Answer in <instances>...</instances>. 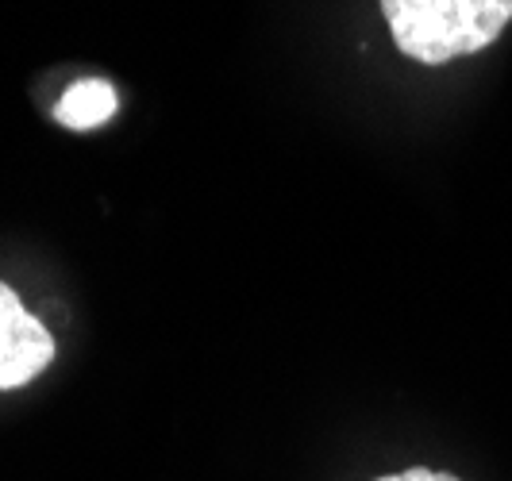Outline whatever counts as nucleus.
<instances>
[{
  "label": "nucleus",
  "instance_id": "3",
  "mask_svg": "<svg viewBox=\"0 0 512 481\" xmlns=\"http://www.w3.org/2000/svg\"><path fill=\"white\" fill-rule=\"evenodd\" d=\"M120 108V97L108 81H77L66 89V97L54 104V120L70 131H93V127L108 124Z\"/></svg>",
  "mask_w": 512,
  "mask_h": 481
},
{
  "label": "nucleus",
  "instance_id": "4",
  "mask_svg": "<svg viewBox=\"0 0 512 481\" xmlns=\"http://www.w3.org/2000/svg\"><path fill=\"white\" fill-rule=\"evenodd\" d=\"M374 481H462L455 474H443V470H428V466H412V470H401V474H385V478Z\"/></svg>",
  "mask_w": 512,
  "mask_h": 481
},
{
  "label": "nucleus",
  "instance_id": "1",
  "mask_svg": "<svg viewBox=\"0 0 512 481\" xmlns=\"http://www.w3.org/2000/svg\"><path fill=\"white\" fill-rule=\"evenodd\" d=\"M397 51L443 66L489 47L512 20V0H382Z\"/></svg>",
  "mask_w": 512,
  "mask_h": 481
},
{
  "label": "nucleus",
  "instance_id": "2",
  "mask_svg": "<svg viewBox=\"0 0 512 481\" xmlns=\"http://www.w3.org/2000/svg\"><path fill=\"white\" fill-rule=\"evenodd\" d=\"M54 358V339L24 301L0 281V389H20Z\"/></svg>",
  "mask_w": 512,
  "mask_h": 481
}]
</instances>
